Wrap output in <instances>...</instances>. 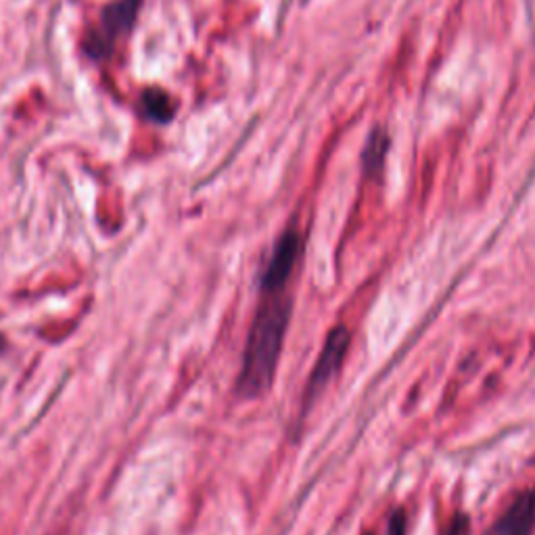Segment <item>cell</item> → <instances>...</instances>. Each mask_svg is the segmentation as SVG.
Returning <instances> with one entry per match:
<instances>
[{
  "mask_svg": "<svg viewBox=\"0 0 535 535\" xmlns=\"http://www.w3.org/2000/svg\"><path fill=\"white\" fill-rule=\"evenodd\" d=\"M387 147H389V141L385 132H372L370 141L364 149V170L368 174H375L383 168V159L387 155Z\"/></svg>",
  "mask_w": 535,
  "mask_h": 535,
  "instance_id": "7",
  "label": "cell"
},
{
  "mask_svg": "<svg viewBox=\"0 0 535 535\" xmlns=\"http://www.w3.org/2000/svg\"><path fill=\"white\" fill-rule=\"evenodd\" d=\"M264 295V304L255 312V318L251 322L243 352V366L237 381V393L245 400L260 398L274 385L289 322L293 316V301L289 295Z\"/></svg>",
  "mask_w": 535,
  "mask_h": 535,
  "instance_id": "1",
  "label": "cell"
},
{
  "mask_svg": "<svg viewBox=\"0 0 535 535\" xmlns=\"http://www.w3.org/2000/svg\"><path fill=\"white\" fill-rule=\"evenodd\" d=\"M350 343H352V333L345 324H337V327L327 335V339H324L322 352L310 372V381L306 387V402L312 404L322 393V389L337 377V372L343 368L347 352H350Z\"/></svg>",
  "mask_w": 535,
  "mask_h": 535,
  "instance_id": "2",
  "label": "cell"
},
{
  "mask_svg": "<svg viewBox=\"0 0 535 535\" xmlns=\"http://www.w3.org/2000/svg\"><path fill=\"white\" fill-rule=\"evenodd\" d=\"M535 533V487L523 490L485 535H533Z\"/></svg>",
  "mask_w": 535,
  "mask_h": 535,
  "instance_id": "5",
  "label": "cell"
},
{
  "mask_svg": "<svg viewBox=\"0 0 535 535\" xmlns=\"http://www.w3.org/2000/svg\"><path fill=\"white\" fill-rule=\"evenodd\" d=\"M304 253V239L295 226H289L281 237H278L270 260L262 272V293H283L285 285Z\"/></svg>",
  "mask_w": 535,
  "mask_h": 535,
  "instance_id": "3",
  "label": "cell"
},
{
  "mask_svg": "<svg viewBox=\"0 0 535 535\" xmlns=\"http://www.w3.org/2000/svg\"><path fill=\"white\" fill-rule=\"evenodd\" d=\"M469 531H471V521H469V517H467V515H462V513H458V515L452 519V523L448 525V529H446L444 535H469Z\"/></svg>",
  "mask_w": 535,
  "mask_h": 535,
  "instance_id": "9",
  "label": "cell"
},
{
  "mask_svg": "<svg viewBox=\"0 0 535 535\" xmlns=\"http://www.w3.org/2000/svg\"><path fill=\"white\" fill-rule=\"evenodd\" d=\"M143 109L147 113V118L155 120V122H170L172 115H174L172 99L166 95L164 90H157V88L145 92Z\"/></svg>",
  "mask_w": 535,
  "mask_h": 535,
  "instance_id": "6",
  "label": "cell"
},
{
  "mask_svg": "<svg viewBox=\"0 0 535 535\" xmlns=\"http://www.w3.org/2000/svg\"><path fill=\"white\" fill-rule=\"evenodd\" d=\"M387 535H406V513L402 508L393 510V515L389 517Z\"/></svg>",
  "mask_w": 535,
  "mask_h": 535,
  "instance_id": "8",
  "label": "cell"
},
{
  "mask_svg": "<svg viewBox=\"0 0 535 535\" xmlns=\"http://www.w3.org/2000/svg\"><path fill=\"white\" fill-rule=\"evenodd\" d=\"M366 535H372V533H366Z\"/></svg>",
  "mask_w": 535,
  "mask_h": 535,
  "instance_id": "10",
  "label": "cell"
},
{
  "mask_svg": "<svg viewBox=\"0 0 535 535\" xmlns=\"http://www.w3.org/2000/svg\"><path fill=\"white\" fill-rule=\"evenodd\" d=\"M138 7H141V0H120V3L111 5L103 13L101 28L86 42L88 53L92 57H105L113 49L115 40L132 28Z\"/></svg>",
  "mask_w": 535,
  "mask_h": 535,
  "instance_id": "4",
  "label": "cell"
}]
</instances>
